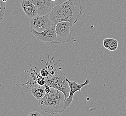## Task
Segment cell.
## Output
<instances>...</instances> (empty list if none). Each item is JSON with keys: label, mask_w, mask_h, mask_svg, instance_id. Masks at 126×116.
<instances>
[{"label": "cell", "mask_w": 126, "mask_h": 116, "mask_svg": "<svg viewBox=\"0 0 126 116\" xmlns=\"http://www.w3.org/2000/svg\"><path fill=\"white\" fill-rule=\"evenodd\" d=\"M66 80L68 81V85L70 87V94L69 97L64 101V108L65 109L68 108L72 104L73 99L74 95L76 92H80L83 87L86 85H87L90 83V80L89 79H86L84 82L82 84H78L76 81H71L68 78H66Z\"/></svg>", "instance_id": "6"}, {"label": "cell", "mask_w": 126, "mask_h": 116, "mask_svg": "<svg viewBox=\"0 0 126 116\" xmlns=\"http://www.w3.org/2000/svg\"><path fill=\"white\" fill-rule=\"evenodd\" d=\"M118 46H119V43H118V40L116 39H114V40H113V41L112 42L108 49L110 51H116L118 47Z\"/></svg>", "instance_id": "12"}, {"label": "cell", "mask_w": 126, "mask_h": 116, "mask_svg": "<svg viewBox=\"0 0 126 116\" xmlns=\"http://www.w3.org/2000/svg\"><path fill=\"white\" fill-rule=\"evenodd\" d=\"M51 0L52 2H53L55 6H56L62 4L68 0Z\"/></svg>", "instance_id": "15"}, {"label": "cell", "mask_w": 126, "mask_h": 116, "mask_svg": "<svg viewBox=\"0 0 126 116\" xmlns=\"http://www.w3.org/2000/svg\"><path fill=\"white\" fill-rule=\"evenodd\" d=\"M36 6L38 10V15L49 14L55 6L51 0H28Z\"/></svg>", "instance_id": "7"}, {"label": "cell", "mask_w": 126, "mask_h": 116, "mask_svg": "<svg viewBox=\"0 0 126 116\" xmlns=\"http://www.w3.org/2000/svg\"><path fill=\"white\" fill-rule=\"evenodd\" d=\"M28 116H42L41 114H40L38 111L32 112L28 115Z\"/></svg>", "instance_id": "17"}, {"label": "cell", "mask_w": 126, "mask_h": 116, "mask_svg": "<svg viewBox=\"0 0 126 116\" xmlns=\"http://www.w3.org/2000/svg\"><path fill=\"white\" fill-rule=\"evenodd\" d=\"M5 2L3 1L2 0H0V22L2 21L4 17L5 12L6 10V5Z\"/></svg>", "instance_id": "11"}, {"label": "cell", "mask_w": 126, "mask_h": 116, "mask_svg": "<svg viewBox=\"0 0 126 116\" xmlns=\"http://www.w3.org/2000/svg\"><path fill=\"white\" fill-rule=\"evenodd\" d=\"M114 40V39L112 38H108L105 39L103 41V45L104 46L105 48H108V47H109L110 45V44L112 43V42L113 41V40Z\"/></svg>", "instance_id": "13"}, {"label": "cell", "mask_w": 126, "mask_h": 116, "mask_svg": "<svg viewBox=\"0 0 126 116\" xmlns=\"http://www.w3.org/2000/svg\"><path fill=\"white\" fill-rule=\"evenodd\" d=\"M32 94L38 100L42 99L46 94L44 85L40 86L38 84L32 87L31 90Z\"/></svg>", "instance_id": "9"}, {"label": "cell", "mask_w": 126, "mask_h": 116, "mask_svg": "<svg viewBox=\"0 0 126 116\" xmlns=\"http://www.w3.org/2000/svg\"><path fill=\"white\" fill-rule=\"evenodd\" d=\"M88 0H68L55 6L49 14L54 24L62 22H70L74 31L82 27L90 14Z\"/></svg>", "instance_id": "1"}, {"label": "cell", "mask_w": 126, "mask_h": 116, "mask_svg": "<svg viewBox=\"0 0 126 116\" xmlns=\"http://www.w3.org/2000/svg\"><path fill=\"white\" fill-rule=\"evenodd\" d=\"M21 4L22 9L27 16L30 18L38 15L39 10L36 6L28 0H22Z\"/></svg>", "instance_id": "8"}, {"label": "cell", "mask_w": 126, "mask_h": 116, "mask_svg": "<svg viewBox=\"0 0 126 116\" xmlns=\"http://www.w3.org/2000/svg\"><path fill=\"white\" fill-rule=\"evenodd\" d=\"M72 26L67 21L59 22L56 25L57 38L59 44H66L75 40L72 35Z\"/></svg>", "instance_id": "3"}, {"label": "cell", "mask_w": 126, "mask_h": 116, "mask_svg": "<svg viewBox=\"0 0 126 116\" xmlns=\"http://www.w3.org/2000/svg\"><path fill=\"white\" fill-rule=\"evenodd\" d=\"M3 1H4V2H7L8 1V0H2Z\"/></svg>", "instance_id": "18"}, {"label": "cell", "mask_w": 126, "mask_h": 116, "mask_svg": "<svg viewBox=\"0 0 126 116\" xmlns=\"http://www.w3.org/2000/svg\"><path fill=\"white\" fill-rule=\"evenodd\" d=\"M36 82L40 86H44V85L46 84V81L44 79V78L42 80H37Z\"/></svg>", "instance_id": "16"}, {"label": "cell", "mask_w": 126, "mask_h": 116, "mask_svg": "<svg viewBox=\"0 0 126 116\" xmlns=\"http://www.w3.org/2000/svg\"><path fill=\"white\" fill-rule=\"evenodd\" d=\"M40 73L43 77H47L49 75V69L47 68H43L40 71Z\"/></svg>", "instance_id": "14"}, {"label": "cell", "mask_w": 126, "mask_h": 116, "mask_svg": "<svg viewBox=\"0 0 126 116\" xmlns=\"http://www.w3.org/2000/svg\"><path fill=\"white\" fill-rule=\"evenodd\" d=\"M31 28L37 31L41 32L55 25L51 20L49 14L37 15L31 18L30 21Z\"/></svg>", "instance_id": "5"}, {"label": "cell", "mask_w": 126, "mask_h": 116, "mask_svg": "<svg viewBox=\"0 0 126 116\" xmlns=\"http://www.w3.org/2000/svg\"><path fill=\"white\" fill-rule=\"evenodd\" d=\"M65 96L62 92L51 87L50 91L39 100V106L40 109L48 114L52 115L60 114L65 110Z\"/></svg>", "instance_id": "2"}, {"label": "cell", "mask_w": 126, "mask_h": 116, "mask_svg": "<svg viewBox=\"0 0 126 116\" xmlns=\"http://www.w3.org/2000/svg\"><path fill=\"white\" fill-rule=\"evenodd\" d=\"M51 87L55 88L56 89L58 90L59 91L62 92L65 96V100L69 96L70 87L68 85V81L66 80L54 85Z\"/></svg>", "instance_id": "10"}, {"label": "cell", "mask_w": 126, "mask_h": 116, "mask_svg": "<svg viewBox=\"0 0 126 116\" xmlns=\"http://www.w3.org/2000/svg\"><path fill=\"white\" fill-rule=\"evenodd\" d=\"M31 32L39 41L51 44H59L56 35V25H53L41 32L37 31L35 29L31 28Z\"/></svg>", "instance_id": "4"}]
</instances>
